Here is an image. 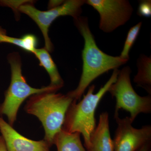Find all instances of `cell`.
<instances>
[{
	"label": "cell",
	"mask_w": 151,
	"mask_h": 151,
	"mask_svg": "<svg viewBox=\"0 0 151 151\" xmlns=\"http://www.w3.org/2000/svg\"><path fill=\"white\" fill-rule=\"evenodd\" d=\"M73 19L76 26L84 40V47L82 52L83 65L78 86L67 94L73 100L77 101L97 77L109 70L118 69L128 61L119 56L106 54L98 47L89 28L87 18L80 16Z\"/></svg>",
	"instance_id": "cell-1"
},
{
	"label": "cell",
	"mask_w": 151,
	"mask_h": 151,
	"mask_svg": "<svg viewBox=\"0 0 151 151\" xmlns=\"http://www.w3.org/2000/svg\"><path fill=\"white\" fill-rule=\"evenodd\" d=\"M113 70L111 77L100 90L94 94L95 86H89L86 94L79 102L73 100L68 109L61 129L68 133H80L84 140L86 150L90 144L91 134L96 127L95 113L98 104L110 86L116 81L119 73Z\"/></svg>",
	"instance_id": "cell-2"
},
{
	"label": "cell",
	"mask_w": 151,
	"mask_h": 151,
	"mask_svg": "<svg viewBox=\"0 0 151 151\" xmlns=\"http://www.w3.org/2000/svg\"><path fill=\"white\" fill-rule=\"evenodd\" d=\"M73 99L57 92H44L28 98L24 110L36 116L42 124L45 140L50 147L53 145L55 136L62 129L65 114Z\"/></svg>",
	"instance_id": "cell-3"
},
{
	"label": "cell",
	"mask_w": 151,
	"mask_h": 151,
	"mask_svg": "<svg viewBox=\"0 0 151 151\" xmlns=\"http://www.w3.org/2000/svg\"><path fill=\"white\" fill-rule=\"evenodd\" d=\"M11 68V82L5 93L4 100L0 104V116H5L8 124L13 127L21 105L30 96L44 92H57L60 88L49 85L40 88H35L29 85L22 73L21 58L17 52L8 55Z\"/></svg>",
	"instance_id": "cell-4"
},
{
	"label": "cell",
	"mask_w": 151,
	"mask_h": 151,
	"mask_svg": "<svg viewBox=\"0 0 151 151\" xmlns=\"http://www.w3.org/2000/svg\"><path fill=\"white\" fill-rule=\"evenodd\" d=\"M132 70L125 66L119 71L115 82L110 86L108 92L116 99L114 115H119L121 109L129 112L130 119L134 122L140 113H151V95L141 96L133 88L131 81Z\"/></svg>",
	"instance_id": "cell-5"
},
{
	"label": "cell",
	"mask_w": 151,
	"mask_h": 151,
	"mask_svg": "<svg viewBox=\"0 0 151 151\" xmlns=\"http://www.w3.org/2000/svg\"><path fill=\"white\" fill-rule=\"evenodd\" d=\"M33 3L29 1L22 5L19 9V12L26 14L36 24L43 35L45 48L49 52H51L53 50V45L48 33L52 24L60 17L69 16L73 19L80 17L82 12V6L86 4V1H65L61 5L45 11L38 9L33 5Z\"/></svg>",
	"instance_id": "cell-6"
},
{
	"label": "cell",
	"mask_w": 151,
	"mask_h": 151,
	"mask_svg": "<svg viewBox=\"0 0 151 151\" xmlns=\"http://www.w3.org/2000/svg\"><path fill=\"white\" fill-rule=\"evenodd\" d=\"M100 15L99 28L105 33L113 32L131 18L134 9L127 0H87Z\"/></svg>",
	"instance_id": "cell-7"
},
{
	"label": "cell",
	"mask_w": 151,
	"mask_h": 151,
	"mask_svg": "<svg viewBox=\"0 0 151 151\" xmlns=\"http://www.w3.org/2000/svg\"><path fill=\"white\" fill-rule=\"evenodd\" d=\"M117 124L114 139V151H137L141 147L150 142L151 126L145 125L140 129L132 126L129 117L122 118L114 115Z\"/></svg>",
	"instance_id": "cell-8"
},
{
	"label": "cell",
	"mask_w": 151,
	"mask_h": 151,
	"mask_svg": "<svg viewBox=\"0 0 151 151\" xmlns=\"http://www.w3.org/2000/svg\"><path fill=\"white\" fill-rule=\"evenodd\" d=\"M0 132L7 151H51L45 140L35 141L25 137L0 116Z\"/></svg>",
	"instance_id": "cell-9"
},
{
	"label": "cell",
	"mask_w": 151,
	"mask_h": 151,
	"mask_svg": "<svg viewBox=\"0 0 151 151\" xmlns=\"http://www.w3.org/2000/svg\"><path fill=\"white\" fill-rule=\"evenodd\" d=\"M111 138L108 112L100 114L99 122L90 137V144L87 151H114Z\"/></svg>",
	"instance_id": "cell-10"
},
{
	"label": "cell",
	"mask_w": 151,
	"mask_h": 151,
	"mask_svg": "<svg viewBox=\"0 0 151 151\" xmlns=\"http://www.w3.org/2000/svg\"><path fill=\"white\" fill-rule=\"evenodd\" d=\"M33 54L38 60L40 66L43 67L48 73L50 80V85L61 89L64 85V81L60 74L56 64L50 54L49 52L45 47L36 48Z\"/></svg>",
	"instance_id": "cell-11"
},
{
	"label": "cell",
	"mask_w": 151,
	"mask_h": 151,
	"mask_svg": "<svg viewBox=\"0 0 151 151\" xmlns=\"http://www.w3.org/2000/svg\"><path fill=\"white\" fill-rule=\"evenodd\" d=\"M80 133H68L62 129L55 136L53 145L57 151H87L82 145Z\"/></svg>",
	"instance_id": "cell-12"
},
{
	"label": "cell",
	"mask_w": 151,
	"mask_h": 151,
	"mask_svg": "<svg viewBox=\"0 0 151 151\" xmlns=\"http://www.w3.org/2000/svg\"><path fill=\"white\" fill-rule=\"evenodd\" d=\"M138 72L134 81L151 95V58L145 55H140L137 61Z\"/></svg>",
	"instance_id": "cell-13"
},
{
	"label": "cell",
	"mask_w": 151,
	"mask_h": 151,
	"mask_svg": "<svg viewBox=\"0 0 151 151\" xmlns=\"http://www.w3.org/2000/svg\"><path fill=\"white\" fill-rule=\"evenodd\" d=\"M37 38L32 34L26 35L21 38L9 36L5 30L0 27V43L11 44L33 53L37 48Z\"/></svg>",
	"instance_id": "cell-14"
},
{
	"label": "cell",
	"mask_w": 151,
	"mask_h": 151,
	"mask_svg": "<svg viewBox=\"0 0 151 151\" xmlns=\"http://www.w3.org/2000/svg\"><path fill=\"white\" fill-rule=\"evenodd\" d=\"M142 24L139 22L129 30L123 50L119 56L122 59L129 61L130 50L139 33Z\"/></svg>",
	"instance_id": "cell-15"
},
{
	"label": "cell",
	"mask_w": 151,
	"mask_h": 151,
	"mask_svg": "<svg viewBox=\"0 0 151 151\" xmlns=\"http://www.w3.org/2000/svg\"><path fill=\"white\" fill-rule=\"evenodd\" d=\"M138 14L140 16L150 17L151 15V1H142L139 3Z\"/></svg>",
	"instance_id": "cell-16"
},
{
	"label": "cell",
	"mask_w": 151,
	"mask_h": 151,
	"mask_svg": "<svg viewBox=\"0 0 151 151\" xmlns=\"http://www.w3.org/2000/svg\"><path fill=\"white\" fill-rule=\"evenodd\" d=\"M29 1H14L1 0L0 1V5L9 7L13 9L15 12L17 11L19 12V9L21 6Z\"/></svg>",
	"instance_id": "cell-17"
},
{
	"label": "cell",
	"mask_w": 151,
	"mask_h": 151,
	"mask_svg": "<svg viewBox=\"0 0 151 151\" xmlns=\"http://www.w3.org/2000/svg\"><path fill=\"white\" fill-rule=\"evenodd\" d=\"M65 1H51L49 3V9L56 7L61 5Z\"/></svg>",
	"instance_id": "cell-18"
},
{
	"label": "cell",
	"mask_w": 151,
	"mask_h": 151,
	"mask_svg": "<svg viewBox=\"0 0 151 151\" xmlns=\"http://www.w3.org/2000/svg\"><path fill=\"white\" fill-rule=\"evenodd\" d=\"M0 151H7L4 141L1 136H0Z\"/></svg>",
	"instance_id": "cell-19"
},
{
	"label": "cell",
	"mask_w": 151,
	"mask_h": 151,
	"mask_svg": "<svg viewBox=\"0 0 151 151\" xmlns=\"http://www.w3.org/2000/svg\"><path fill=\"white\" fill-rule=\"evenodd\" d=\"M150 142L147 143L145 145L141 147L137 151H149L150 150Z\"/></svg>",
	"instance_id": "cell-20"
}]
</instances>
